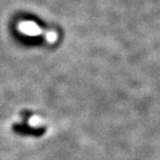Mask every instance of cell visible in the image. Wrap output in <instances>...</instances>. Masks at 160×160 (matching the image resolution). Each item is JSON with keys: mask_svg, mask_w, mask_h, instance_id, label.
<instances>
[{"mask_svg": "<svg viewBox=\"0 0 160 160\" xmlns=\"http://www.w3.org/2000/svg\"><path fill=\"white\" fill-rule=\"evenodd\" d=\"M20 30H21L22 32L27 33V35H31V36H35V35L37 36V35H39V33H41L40 28L38 27L36 23L30 22V21L20 23Z\"/></svg>", "mask_w": 160, "mask_h": 160, "instance_id": "6da1fadb", "label": "cell"}]
</instances>
